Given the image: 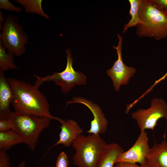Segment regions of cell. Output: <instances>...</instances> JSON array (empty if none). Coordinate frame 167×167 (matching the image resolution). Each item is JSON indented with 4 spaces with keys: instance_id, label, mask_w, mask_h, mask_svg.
Wrapping results in <instances>:
<instances>
[{
    "instance_id": "7402d4cb",
    "label": "cell",
    "mask_w": 167,
    "mask_h": 167,
    "mask_svg": "<svg viewBox=\"0 0 167 167\" xmlns=\"http://www.w3.org/2000/svg\"><path fill=\"white\" fill-rule=\"evenodd\" d=\"M14 127L13 122L11 119L0 118V131L13 129Z\"/></svg>"
},
{
    "instance_id": "603a6c76",
    "label": "cell",
    "mask_w": 167,
    "mask_h": 167,
    "mask_svg": "<svg viewBox=\"0 0 167 167\" xmlns=\"http://www.w3.org/2000/svg\"><path fill=\"white\" fill-rule=\"evenodd\" d=\"M114 167H149L146 165H139L136 163L119 162L115 164Z\"/></svg>"
},
{
    "instance_id": "9a60e30c",
    "label": "cell",
    "mask_w": 167,
    "mask_h": 167,
    "mask_svg": "<svg viewBox=\"0 0 167 167\" xmlns=\"http://www.w3.org/2000/svg\"><path fill=\"white\" fill-rule=\"evenodd\" d=\"M26 143L22 136L13 129L0 131V150H7L19 143Z\"/></svg>"
},
{
    "instance_id": "7a4b0ae2",
    "label": "cell",
    "mask_w": 167,
    "mask_h": 167,
    "mask_svg": "<svg viewBox=\"0 0 167 167\" xmlns=\"http://www.w3.org/2000/svg\"><path fill=\"white\" fill-rule=\"evenodd\" d=\"M139 14L142 24L136 26L138 36L156 41L167 37V12L154 0H141Z\"/></svg>"
},
{
    "instance_id": "5b68a950",
    "label": "cell",
    "mask_w": 167,
    "mask_h": 167,
    "mask_svg": "<svg viewBox=\"0 0 167 167\" xmlns=\"http://www.w3.org/2000/svg\"><path fill=\"white\" fill-rule=\"evenodd\" d=\"M18 21V19L16 16H8L0 28V43L7 49L8 53L19 57L26 51L28 38Z\"/></svg>"
},
{
    "instance_id": "8fae6325",
    "label": "cell",
    "mask_w": 167,
    "mask_h": 167,
    "mask_svg": "<svg viewBox=\"0 0 167 167\" xmlns=\"http://www.w3.org/2000/svg\"><path fill=\"white\" fill-rule=\"evenodd\" d=\"M60 123L62 125L60 126L59 139L48 149L47 152L53 147L60 144H62L66 147H70L76 138L84 131L83 129L73 120H62Z\"/></svg>"
},
{
    "instance_id": "e0dca14e",
    "label": "cell",
    "mask_w": 167,
    "mask_h": 167,
    "mask_svg": "<svg viewBox=\"0 0 167 167\" xmlns=\"http://www.w3.org/2000/svg\"><path fill=\"white\" fill-rule=\"evenodd\" d=\"M6 49L0 43V70L3 71L11 69H19L14 62V55L6 52Z\"/></svg>"
},
{
    "instance_id": "8992f818",
    "label": "cell",
    "mask_w": 167,
    "mask_h": 167,
    "mask_svg": "<svg viewBox=\"0 0 167 167\" xmlns=\"http://www.w3.org/2000/svg\"><path fill=\"white\" fill-rule=\"evenodd\" d=\"M66 52L67 54V63L65 70L60 72H55L52 75L44 77L34 75L36 79L35 85L39 88L44 82L54 81L56 85L61 87V91L66 94L68 93L75 85L86 84V76L80 71H75L73 67V59L70 50L67 49Z\"/></svg>"
},
{
    "instance_id": "7c38bea8",
    "label": "cell",
    "mask_w": 167,
    "mask_h": 167,
    "mask_svg": "<svg viewBox=\"0 0 167 167\" xmlns=\"http://www.w3.org/2000/svg\"><path fill=\"white\" fill-rule=\"evenodd\" d=\"M0 70V118L9 119L12 112L10 105L12 104L13 94L12 89L4 75Z\"/></svg>"
},
{
    "instance_id": "30bf717a",
    "label": "cell",
    "mask_w": 167,
    "mask_h": 167,
    "mask_svg": "<svg viewBox=\"0 0 167 167\" xmlns=\"http://www.w3.org/2000/svg\"><path fill=\"white\" fill-rule=\"evenodd\" d=\"M79 103L87 106L92 112L93 117L91 122L90 129L87 132L91 134L100 135L105 133L107 130L108 122L101 109L96 104L86 99L75 97L72 101H68L66 105L70 104Z\"/></svg>"
},
{
    "instance_id": "44dd1931",
    "label": "cell",
    "mask_w": 167,
    "mask_h": 167,
    "mask_svg": "<svg viewBox=\"0 0 167 167\" xmlns=\"http://www.w3.org/2000/svg\"><path fill=\"white\" fill-rule=\"evenodd\" d=\"M0 167H11L10 156L6 150H0Z\"/></svg>"
},
{
    "instance_id": "52a82bcc",
    "label": "cell",
    "mask_w": 167,
    "mask_h": 167,
    "mask_svg": "<svg viewBox=\"0 0 167 167\" xmlns=\"http://www.w3.org/2000/svg\"><path fill=\"white\" fill-rule=\"evenodd\" d=\"M151 105L146 109H139L131 113V117L136 122L140 131L154 130L158 121L165 118L167 121V104L162 98H154Z\"/></svg>"
},
{
    "instance_id": "d4e9b609",
    "label": "cell",
    "mask_w": 167,
    "mask_h": 167,
    "mask_svg": "<svg viewBox=\"0 0 167 167\" xmlns=\"http://www.w3.org/2000/svg\"><path fill=\"white\" fill-rule=\"evenodd\" d=\"M167 77V72L161 78L155 81L154 84L148 90V92H150L152 89L153 87L157 84L165 79Z\"/></svg>"
},
{
    "instance_id": "484cf974",
    "label": "cell",
    "mask_w": 167,
    "mask_h": 167,
    "mask_svg": "<svg viewBox=\"0 0 167 167\" xmlns=\"http://www.w3.org/2000/svg\"><path fill=\"white\" fill-rule=\"evenodd\" d=\"M0 12V28H1L2 25V23H4L5 21H4V18L2 16V12L1 11Z\"/></svg>"
},
{
    "instance_id": "6da1fadb",
    "label": "cell",
    "mask_w": 167,
    "mask_h": 167,
    "mask_svg": "<svg viewBox=\"0 0 167 167\" xmlns=\"http://www.w3.org/2000/svg\"><path fill=\"white\" fill-rule=\"evenodd\" d=\"M13 94L12 106L15 111L56 120H62L52 116L46 98L34 85L14 78H8Z\"/></svg>"
},
{
    "instance_id": "5bb4252c",
    "label": "cell",
    "mask_w": 167,
    "mask_h": 167,
    "mask_svg": "<svg viewBox=\"0 0 167 167\" xmlns=\"http://www.w3.org/2000/svg\"><path fill=\"white\" fill-rule=\"evenodd\" d=\"M124 152L118 143L107 144L96 167H114L117 160Z\"/></svg>"
},
{
    "instance_id": "4316f807",
    "label": "cell",
    "mask_w": 167,
    "mask_h": 167,
    "mask_svg": "<svg viewBox=\"0 0 167 167\" xmlns=\"http://www.w3.org/2000/svg\"><path fill=\"white\" fill-rule=\"evenodd\" d=\"M25 161H23L19 163L18 167H25Z\"/></svg>"
},
{
    "instance_id": "cb8c5ba5",
    "label": "cell",
    "mask_w": 167,
    "mask_h": 167,
    "mask_svg": "<svg viewBox=\"0 0 167 167\" xmlns=\"http://www.w3.org/2000/svg\"><path fill=\"white\" fill-rule=\"evenodd\" d=\"M164 11L167 12V0H154Z\"/></svg>"
},
{
    "instance_id": "4fadbf2b",
    "label": "cell",
    "mask_w": 167,
    "mask_h": 167,
    "mask_svg": "<svg viewBox=\"0 0 167 167\" xmlns=\"http://www.w3.org/2000/svg\"><path fill=\"white\" fill-rule=\"evenodd\" d=\"M149 167H167V141L164 138L160 143L150 148L145 160Z\"/></svg>"
},
{
    "instance_id": "d6986e66",
    "label": "cell",
    "mask_w": 167,
    "mask_h": 167,
    "mask_svg": "<svg viewBox=\"0 0 167 167\" xmlns=\"http://www.w3.org/2000/svg\"><path fill=\"white\" fill-rule=\"evenodd\" d=\"M0 9L5 10L7 11L16 12H19L22 11V7L15 6L8 0H0Z\"/></svg>"
},
{
    "instance_id": "ffe728a7",
    "label": "cell",
    "mask_w": 167,
    "mask_h": 167,
    "mask_svg": "<svg viewBox=\"0 0 167 167\" xmlns=\"http://www.w3.org/2000/svg\"><path fill=\"white\" fill-rule=\"evenodd\" d=\"M69 163L67 155L64 152H62L57 158L56 167H68Z\"/></svg>"
},
{
    "instance_id": "ac0fdd59",
    "label": "cell",
    "mask_w": 167,
    "mask_h": 167,
    "mask_svg": "<svg viewBox=\"0 0 167 167\" xmlns=\"http://www.w3.org/2000/svg\"><path fill=\"white\" fill-rule=\"evenodd\" d=\"M14 1L23 5L27 12L36 13L46 19L49 18V16L45 14L42 10L41 0H15Z\"/></svg>"
},
{
    "instance_id": "2e32d148",
    "label": "cell",
    "mask_w": 167,
    "mask_h": 167,
    "mask_svg": "<svg viewBox=\"0 0 167 167\" xmlns=\"http://www.w3.org/2000/svg\"><path fill=\"white\" fill-rule=\"evenodd\" d=\"M141 0H129L130 5L129 14L131 16V19L129 22L123 27L124 33L128 28L137 26L142 22L139 17V10Z\"/></svg>"
},
{
    "instance_id": "ba28073f",
    "label": "cell",
    "mask_w": 167,
    "mask_h": 167,
    "mask_svg": "<svg viewBox=\"0 0 167 167\" xmlns=\"http://www.w3.org/2000/svg\"><path fill=\"white\" fill-rule=\"evenodd\" d=\"M117 36L119 41L117 47L113 46L116 50L118 58L112 67L107 70L106 73L111 79L115 90L118 91L122 85H126L128 83L130 78L136 72V69L125 65L122 60V49L123 38L118 34Z\"/></svg>"
},
{
    "instance_id": "3957f363",
    "label": "cell",
    "mask_w": 167,
    "mask_h": 167,
    "mask_svg": "<svg viewBox=\"0 0 167 167\" xmlns=\"http://www.w3.org/2000/svg\"><path fill=\"white\" fill-rule=\"evenodd\" d=\"M107 145L100 135H79L72 145L75 151L74 164L79 167H96Z\"/></svg>"
},
{
    "instance_id": "277c9868",
    "label": "cell",
    "mask_w": 167,
    "mask_h": 167,
    "mask_svg": "<svg viewBox=\"0 0 167 167\" xmlns=\"http://www.w3.org/2000/svg\"><path fill=\"white\" fill-rule=\"evenodd\" d=\"M14 129L23 138L30 150L34 151L40 134L50 125L51 118L26 114L16 111L12 112L10 118Z\"/></svg>"
},
{
    "instance_id": "9c48e42d",
    "label": "cell",
    "mask_w": 167,
    "mask_h": 167,
    "mask_svg": "<svg viewBox=\"0 0 167 167\" xmlns=\"http://www.w3.org/2000/svg\"><path fill=\"white\" fill-rule=\"evenodd\" d=\"M147 133L140 131L136 141L127 151L124 152L117 159L116 163L126 162L139 163L140 165H145L146 157L150 149Z\"/></svg>"
}]
</instances>
